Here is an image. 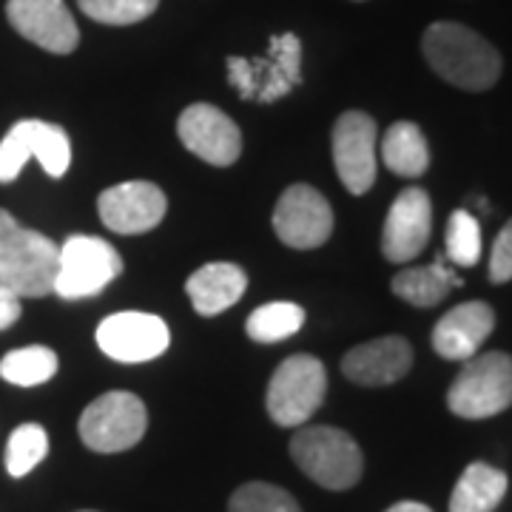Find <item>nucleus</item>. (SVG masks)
<instances>
[{
	"mask_svg": "<svg viewBox=\"0 0 512 512\" xmlns=\"http://www.w3.org/2000/svg\"><path fill=\"white\" fill-rule=\"evenodd\" d=\"M495 328V311L487 302H464L444 313L433 330V350L441 359L467 362L473 359Z\"/></svg>",
	"mask_w": 512,
	"mask_h": 512,
	"instance_id": "nucleus-17",
	"label": "nucleus"
},
{
	"mask_svg": "<svg viewBox=\"0 0 512 512\" xmlns=\"http://www.w3.org/2000/svg\"><path fill=\"white\" fill-rule=\"evenodd\" d=\"M97 211L109 231L134 237V234H146L163 222L168 200L160 185L134 180V183L106 188L97 200Z\"/></svg>",
	"mask_w": 512,
	"mask_h": 512,
	"instance_id": "nucleus-13",
	"label": "nucleus"
},
{
	"mask_svg": "<svg viewBox=\"0 0 512 512\" xmlns=\"http://www.w3.org/2000/svg\"><path fill=\"white\" fill-rule=\"evenodd\" d=\"M384 512H433L427 504H419V501H399V504H393L390 510Z\"/></svg>",
	"mask_w": 512,
	"mask_h": 512,
	"instance_id": "nucleus-32",
	"label": "nucleus"
},
{
	"mask_svg": "<svg viewBox=\"0 0 512 512\" xmlns=\"http://www.w3.org/2000/svg\"><path fill=\"white\" fill-rule=\"evenodd\" d=\"M6 18L20 37L52 55H72L80 43V29L63 0H9Z\"/></svg>",
	"mask_w": 512,
	"mask_h": 512,
	"instance_id": "nucleus-14",
	"label": "nucleus"
},
{
	"mask_svg": "<svg viewBox=\"0 0 512 512\" xmlns=\"http://www.w3.org/2000/svg\"><path fill=\"white\" fill-rule=\"evenodd\" d=\"M160 0H77L86 18L106 26H131L154 15Z\"/></svg>",
	"mask_w": 512,
	"mask_h": 512,
	"instance_id": "nucleus-28",
	"label": "nucleus"
},
{
	"mask_svg": "<svg viewBox=\"0 0 512 512\" xmlns=\"http://www.w3.org/2000/svg\"><path fill=\"white\" fill-rule=\"evenodd\" d=\"M447 407L461 419H490L512 407V356L504 350L467 359L447 390Z\"/></svg>",
	"mask_w": 512,
	"mask_h": 512,
	"instance_id": "nucleus-4",
	"label": "nucleus"
},
{
	"mask_svg": "<svg viewBox=\"0 0 512 512\" xmlns=\"http://www.w3.org/2000/svg\"><path fill=\"white\" fill-rule=\"evenodd\" d=\"M57 373V353L43 345L9 350L0 359V379L15 387H37L46 384Z\"/></svg>",
	"mask_w": 512,
	"mask_h": 512,
	"instance_id": "nucleus-22",
	"label": "nucleus"
},
{
	"mask_svg": "<svg viewBox=\"0 0 512 512\" xmlns=\"http://www.w3.org/2000/svg\"><path fill=\"white\" fill-rule=\"evenodd\" d=\"M447 259L458 268H473L481 259V225L470 211H453L444 239Z\"/></svg>",
	"mask_w": 512,
	"mask_h": 512,
	"instance_id": "nucleus-26",
	"label": "nucleus"
},
{
	"mask_svg": "<svg viewBox=\"0 0 512 512\" xmlns=\"http://www.w3.org/2000/svg\"><path fill=\"white\" fill-rule=\"evenodd\" d=\"M274 231L288 248L313 251L333 234L330 202L313 185H291L274 208Z\"/></svg>",
	"mask_w": 512,
	"mask_h": 512,
	"instance_id": "nucleus-11",
	"label": "nucleus"
},
{
	"mask_svg": "<svg viewBox=\"0 0 512 512\" xmlns=\"http://www.w3.org/2000/svg\"><path fill=\"white\" fill-rule=\"evenodd\" d=\"M83 512H92V510H83Z\"/></svg>",
	"mask_w": 512,
	"mask_h": 512,
	"instance_id": "nucleus-33",
	"label": "nucleus"
},
{
	"mask_svg": "<svg viewBox=\"0 0 512 512\" xmlns=\"http://www.w3.org/2000/svg\"><path fill=\"white\" fill-rule=\"evenodd\" d=\"M421 52L441 80H447L450 86L464 89V92L493 89L504 66L498 49L490 40L450 20L427 26V32L421 37Z\"/></svg>",
	"mask_w": 512,
	"mask_h": 512,
	"instance_id": "nucleus-1",
	"label": "nucleus"
},
{
	"mask_svg": "<svg viewBox=\"0 0 512 512\" xmlns=\"http://www.w3.org/2000/svg\"><path fill=\"white\" fill-rule=\"evenodd\" d=\"M20 296L9 288H0V330L12 328L20 319Z\"/></svg>",
	"mask_w": 512,
	"mask_h": 512,
	"instance_id": "nucleus-31",
	"label": "nucleus"
},
{
	"mask_svg": "<svg viewBox=\"0 0 512 512\" xmlns=\"http://www.w3.org/2000/svg\"><path fill=\"white\" fill-rule=\"evenodd\" d=\"M228 80L245 100L274 103L302 80V43L285 32L271 40L265 57H228Z\"/></svg>",
	"mask_w": 512,
	"mask_h": 512,
	"instance_id": "nucleus-6",
	"label": "nucleus"
},
{
	"mask_svg": "<svg viewBox=\"0 0 512 512\" xmlns=\"http://www.w3.org/2000/svg\"><path fill=\"white\" fill-rule=\"evenodd\" d=\"M458 285H464L461 276L441 256L436 262L421 265V268H404L390 282L393 293L399 299H404L407 305H413V308H433V305H439V302H444V296L453 288H458Z\"/></svg>",
	"mask_w": 512,
	"mask_h": 512,
	"instance_id": "nucleus-19",
	"label": "nucleus"
},
{
	"mask_svg": "<svg viewBox=\"0 0 512 512\" xmlns=\"http://www.w3.org/2000/svg\"><path fill=\"white\" fill-rule=\"evenodd\" d=\"M32 157L43 165V171L49 177L60 180L69 163H72V140L69 134L55 123H43V120H32Z\"/></svg>",
	"mask_w": 512,
	"mask_h": 512,
	"instance_id": "nucleus-25",
	"label": "nucleus"
},
{
	"mask_svg": "<svg viewBox=\"0 0 512 512\" xmlns=\"http://www.w3.org/2000/svg\"><path fill=\"white\" fill-rule=\"evenodd\" d=\"M177 134L191 154H197L202 163L217 165V168L234 165L242 154L239 126L211 103L188 106L177 120Z\"/></svg>",
	"mask_w": 512,
	"mask_h": 512,
	"instance_id": "nucleus-12",
	"label": "nucleus"
},
{
	"mask_svg": "<svg viewBox=\"0 0 512 512\" xmlns=\"http://www.w3.org/2000/svg\"><path fill=\"white\" fill-rule=\"evenodd\" d=\"M123 274V256L100 237L74 234L57 248L52 291L60 299H89Z\"/></svg>",
	"mask_w": 512,
	"mask_h": 512,
	"instance_id": "nucleus-5",
	"label": "nucleus"
},
{
	"mask_svg": "<svg viewBox=\"0 0 512 512\" xmlns=\"http://www.w3.org/2000/svg\"><path fill=\"white\" fill-rule=\"evenodd\" d=\"M291 458L325 490H350L365 473V456L353 436L325 424L302 427L291 439Z\"/></svg>",
	"mask_w": 512,
	"mask_h": 512,
	"instance_id": "nucleus-3",
	"label": "nucleus"
},
{
	"mask_svg": "<svg viewBox=\"0 0 512 512\" xmlns=\"http://www.w3.org/2000/svg\"><path fill=\"white\" fill-rule=\"evenodd\" d=\"M413 367V348L402 336H382L356 345L342 359V373L362 387H384L404 379Z\"/></svg>",
	"mask_w": 512,
	"mask_h": 512,
	"instance_id": "nucleus-16",
	"label": "nucleus"
},
{
	"mask_svg": "<svg viewBox=\"0 0 512 512\" xmlns=\"http://www.w3.org/2000/svg\"><path fill=\"white\" fill-rule=\"evenodd\" d=\"M384 165L399 177H421L430 165V148L416 123H393L382 137Z\"/></svg>",
	"mask_w": 512,
	"mask_h": 512,
	"instance_id": "nucleus-21",
	"label": "nucleus"
},
{
	"mask_svg": "<svg viewBox=\"0 0 512 512\" xmlns=\"http://www.w3.org/2000/svg\"><path fill=\"white\" fill-rule=\"evenodd\" d=\"M325 393H328L325 365L316 356L296 353L276 367L268 384L265 407L279 427H302L322 407Z\"/></svg>",
	"mask_w": 512,
	"mask_h": 512,
	"instance_id": "nucleus-7",
	"label": "nucleus"
},
{
	"mask_svg": "<svg viewBox=\"0 0 512 512\" xmlns=\"http://www.w3.org/2000/svg\"><path fill=\"white\" fill-rule=\"evenodd\" d=\"M228 512H302V507L288 490L265 481H251L231 495Z\"/></svg>",
	"mask_w": 512,
	"mask_h": 512,
	"instance_id": "nucleus-27",
	"label": "nucleus"
},
{
	"mask_svg": "<svg viewBox=\"0 0 512 512\" xmlns=\"http://www.w3.org/2000/svg\"><path fill=\"white\" fill-rule=\"evenodd\" d=\"M333 165L350 194H367L376 183V120L365 111H345L333 126Z\"/></svg>",
	"mask_w": 512,
	"mask_h": 512,
	"instance_id": "nucleus-10",
	"label": "nucleus"
},
{
	"mask_svg": "<svg viewBox=\"0 0 512 512\" xmlns=\"http://www.w3.org/2000/svg\"><path fill=\"white\" fill-rule=\"evenodd\" d=\"M49 453V433L40 424H20L6 444V473L12 478L29 476Z\"/></svg>",
	"mask_w": 512,
	"mask_h": 512,
	"instance_id": "nucleus-24",
	"label": "nucleus"
},
{
	"mask_svg": "<svg viewBox=\"0 0 512 512\" xmlns=\"http://www.w3.org/2000/svg\"><path fill=\"white\" fill-rule=\"evenodd\" d=\"M57 268V245L40 231L23 228L0 208V288L20 299H37L52 293Z\"/></svg>",
	"mask_w": 512,
	"mask_h": 512,
	"instance_id": "nucleus-2",
	"label": "nucleus"
},
{
	"mask_svg": "<svg viewBox=\"0 0 512 512\" xmlns=\"http://www.w3.org/2000/svg\"><path fill=\"white\" fill-rule=\"evenodd\" d=\"M302 325H305L302 305H296V302H268V305L256 308L248 316L245 330L259 345H274V342H282V339H291L293 333L302 330Z\"/></svg>",
	"mask_w": 512,
	"mask_h": 512,
	"instance_id": "nucleus-23",
	"label": "nucleus"
},
{
	"mask_svg": "<svg viewBox=\"0 0 512 512\" xmlns=\"http://www.w3.org/2000/svg\"><path fill=\"white\" fill-rule=\"evenodd\" d=\"M77 430L94 453H123L146 436L148 410L140 396L111 390L83 410Z\"/></svg>",
	"mask_w": 512,
	"mask_h": 512,
	"instance_id": "nucleus-8",
	"label": "nucleus"
},
{
	"mask_svg": "<svg viewBox=\"0 0 512 512\" xmlns=\"http://www.w3.org/2000/svg\"><path fill=\"white\" fill-rule=\"evenodd\" d=\"M510 487V478L493 464L473 461L450 495V512H493Z\"/></svg>",
	"mask_w": 512,
	"mask_h": 512,
	"instance_id": "nucleus-20",
	"label": "nucleus"
},
{
	"mask_svg": "<svg viewBox=\"0 0 512 512\" xmlns=\"http://www.w3.org/2000/svg\"><path fill=\"white\" fill-rule=\"evenodd\" d=\"M29 160H32V120H20L0 140V183L18 180V174Z\"/></svg>",
	"mask_w": 512,
	"mask_h": 512,
	"instance_id": "nucleus-29",
	"label": "nucleus"
},
{
	"mask_svg": "<svg viewBox=\"0 0 512 512\" xmlns=\"http://www.w3.org/2000/svg\"><path fill=\"white\" fill-rule=\"evenodd\" d=\"M248 288V276L234 262H208L188 276L185 293L200 316H217L237 305Z\"/></svg>",
	"mask_w": 512,
	"mask_h": 512,
	"instance_id": "nucleus-18",
	"label": "nucleus"
},
{
	"mask_svg": "<svg viewBox=\"0 0 512 512\" xmlns=\"http://www.w3.org/2000/svg\"><path fill=\"white\" fill-rule=\"evenodd\" d=\"M433 231V202L424 188H404L393 200L382 231V254L390 262H410L427 248Z\"/></svg>",
	"mask_w": 512,
	"mask_h": 512,
	"instance_id": "nucleus-15",
	"label": "nucleus"
},
{
	"mask_svg": "<svg viewBox=\"0 0 512 512\" xmlns=\"http://www.w3.org/2000/svg\"><path fill=\"white\" fill-rule=\"evenodd\" d=\"M512 279V220L498 231L490 254V282L504 285Z\"/></svg>",
	"mask_w": 512,
	"mask_h": 512,
	"instance_id": "nucleus-30",
	"label": "nucleus"
},
{
	"mask_svg": "<svg viewBox=\"0 0 512 512\" xmlns=\"http://www.w3.org/2000/svg\"><path fill=\"white\" fill-rule=\"evenodd\" d=\"M97 348L114 362L140 365L163 356L171 345V330L154 313H111L97 325Z\"/></svg>",
	"mask_w": 512,
	"mask_h": 512,
	"instance_id": "nucleus-9",
	"label": "nucleus"
}]
</instances>
